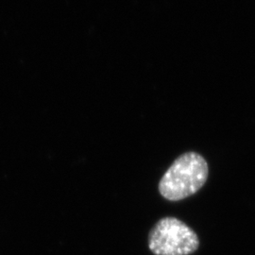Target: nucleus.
<instances>
[{
	"instance_id": "1",
	"label": "nucleus",
	"mask_w": 255,
	"mask_h": 255,
	"mask_svg": "<svg viewBox=\"0 0 255 255\" xmlns=\"http://www.w3.org/2000/svg\"><path fill=\"white\" fill-rule=\"evenodd\" d=\"M208 164L196 152H186L174 161L159 183L164 199L177 201L196 194L208 178Z\"/></svg>"
},
{
	"instance_id": "2",
	"label": "nucleus",
	"mask_w": 255,
	"mask_h": 255,
	"mask_svg": "<svg viewBox=\"0 0 255 255\" xmlns=\"http://www.w3.org/2000/svg\"><path fill=\"white\" fill-rule=\"evenodd\" d=\"M200 245L197 234L175 218L160 219L148 236V248L155 255H189Z\"/></svg>"
}]
</instances>
